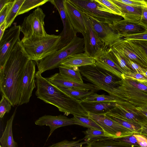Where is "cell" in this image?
<instances>
[{"label": "cell", "instance_id": "cell-55", "mask_svg": "<svg viewBox=\"0 0 147 147\" xmlns=\"http://www.w3.org/2000/svg\"><path fill=\"white\" fill-rule=\"evenodd\" d=\"M141 83H142L147 86V82H141Z\"/></svg>", "mask_w": 147, "mask_h": 147}, {"label": "cell", "instance_id": "cell-51", "mask_svg": "<svg viewBox=\"0 0 147 147\" xmlns=\"http://www.w3.org/2000/svg\"><path fill=\"white\" fill-rule=\"evenodd\" d=\"M11 1V0H0V11Z\"/></svg>", "mask_w": 147, "mask_h": 147}, {"label": "cell", "instance_id": "cell-53", "mask_svg": "<svg viewBox=\"0 0 147 147\" xmlns=\"http://www.w3.org/2000/svg\"><path fill=\"white\" fill-rule=\"evenodd\" d=\"M88 142H89V141H86L85 142H80L78 144L72 146L71 147H82V145L84 144H85L86 143L87 144Z\"/></svg>", "mask_w": 147, "mask_h": 147}, {"label": "cell", "instance_id": "cell-40", "mask_svg": "<svg viewBox=\"0 0 147 147\" xmlns=\"http://www.w3.org/2000/svg\"><path fill=\"white\" fill-rule=\"evenodd\" d=\"M15 0H11L0 11V26L5 22L6 17L13 6Z\"/></svg>", "mask_w": 147, "mask_h": 147}, {"label": "cell", "instance_id": "cell-19", "mask_svg": "<svg viewBox=\"0 0 147 147\" xmlns=\"http://www.w3.org/2000/svg\"><path fill=\"white\" fill-rule=\"evenodd\" d=\"M109 112L142 125L147 123V117L136 108L127 107L117 104Z\"/></svg>", "mask_w": 147, "mask_h": 147}, {"label": "cell", "instance_id": "cell-38", "mask_svg": "<svg viewBox=\"0 0 147 147\" xmlns=\"http://www.w3.org/2000/svg\"><path fill=\"white\" fill-rule=\"evenodd\" d=\"M11 105L3 96L0 102V118H2L6 113H9L11 109Z\"/></svg>", "mask_w": 147, "mask_h": 147}, {"label": "cell", "instance_id": "cell-43", "mask_svg": "<svg viewBox=\"0 0 147 147\" xmlns=\"http://www.w3.org/2000/svg\"><path fill=\"white\" fill-rule=\"evenodd\" d=\"M81 140L77 141H68L64 140L61 142L52 144L48 147H70L78 144Z\"/></svg>", "mask_w": 147, "mask_h": 147}, {"label": "cell", "instance_id": "cell-16", "mask_svg": "<svg viewBox=\"0 0 147 147\" xmlns=\"http://www.w3.org/2000/svg\"><path fill=\"white\" fill-rule=\"evenodd\" d=\"M46 78L51 84L58 87L92 91L94 92L100 90L98 86L92 84L74 81L68 79L59 73H55Z\"/></svg>", "mask_w": 147, "mask_h": 147}, {"label": "cell", "instance_id": "cell-31", "mask_svg": "<svg viewBox=\"0 0 147 147\" xmlns=\"http://www.w3.org/2000/svg\"><path fill=\"white\" fill-rule=\"evenodd\" d=\"M75 125H77L89 129H94L103 130L91 118L87 117L74 115L72 118Z\"/></svg>", "mask_w": 147, "mask_h": 147}, {"label": "cell", "instance_id": "cell-25", "mask_svg": "<svg viewBox=\"0 0 147 147\" xmlns=\"http://www.w3.org/2000/svg\"><path fill=\"white\" fill-rule=\"evenodd\" d=\"M17 107L15 108L12 115L7 121L5 129L0 138L2 147L18 146L17 143L13 139L12 130L13 122L17 112Z\"/></svg>", "mask_w": 147, "mask_h": 147}, {"label": "cell", "instance_id": "cell-26", "mask_svg": "<svg viewBox=\"0 0 147 147\" xmlns=\"http://www.w3.org/2000/svg\"><path fill=\"white\" fill-rule=\"evenodd\" d=\"M86 147H140L117 142L113 139L106 138L91 141Z\"/></svg>", "mask_w": 147, "mask_h": 147}, {"label": "cell", "instance_id": "cell-29", "mask_svg": "<svg viewBox=\"0 0 147 147\" xmlns=\"http://www.w3.org/2000/svg\"><path fill=\"white\" fill-rule=\"evenodd\" d=\"M107 50L111 58L124 73L134 72L128 66L123 56L117 50L112 47Z\"/></svg>", "mask_w": 147, "mask_h": 147}, {"label": "cell", "instance_id": "cell-20", "mask_svg": "<svg viewBox=\"0 0 147 147\" xmlns=\"http://www.w3.org/2000/svg\"><path fill=\"white\" fill-rule=\"evenodd\" d=\"M94 59L97 66L111 73L121 80L123 79V72L113 59L107 49Z\"/></svg>", "mask_w": 147, "mask_h": 147}, {"label": "cell", "instance_id": "cell-9", "mask_svg": "<svg viewBox=\"0 0 147 147\" xmlns=\"http://www.w3.org/2000/svg\"><path fill=\"white\" fill-rule=\"evenodd\" d=\"M84 18L87 28L86 32L82 35L84 52L94 59L108 48L98 37L87 15L84 13Z\"/></svg>", "mask_w": 147, "mask_h": 147}, {"label": "cell", "instance_id": "cell-12", "mask_svg": "<svg viewBox=\"0 0 147 147\" xmlns=\"http://www.w3.org/2000/svg\"><path fill=\"white\" fill-rule=\"evenodd\" d=\"M88 113V117L96 123L103 131L113 136L115 138L136 134L110 118L105 114L97 115Z\"/></svg>", "mask_w": 147, "mask_h": 147}, {"label": "cell", "instance_id": "cell-50", "mask_svg": "<svg viewBox=\"0 0 147 147\" xmlns=\"http://www.w3.org/2000/svg\"><path fill=\"white\" fill-rule=\"evenodd\" d=\"M140 134L147 137V123L142 125L141 130Z\"/></svg>", "mask_w": 147, "mask_h": 147}, {"label": "cell", "instance_id": "cell-36", "mask_svg": "<svg viewBox=\"0 0 147 147\" xmlns=\"http://www.w3.org/2000/svg\"><path fill=\"white\" fill-rule=\"evenodd\" d=\"M123 78L131 80L140 83L147 82V78L143 74L135 72L123 73Z\"/></svg>", "mask_w": 147, "mask_h": 147}, {"label": "cell", "instance_id": "cell-3", "mask_svg": "<svg viewBox=\"0 0 147 147\" xmlns=\"http://www.w3.org/2000/svg\"><path fill=\"white\" fill-rule=\"evenodd\" d=\"M61 40L59 35L48 34L22 39L21 41L29 59L37 62L59 50Z\"/></svg>", "mask_w": 147, "mask_h": 147}, {"label": "cell", "instance_id": "cell-14", "mask_svg": "<svg viewBox=\"0 0 147 147\" xmlns=\"http://www.w3.org/2000/svg\"><path fill=\"white\" fill-rule=\"evenodd\" d=\"M20 26H14L5 30L0 39V68L3 67L10 52L20 39Z\"/></svg>", "mask_w": 147, "mask_h": 147}, {"label": "cell", "instance_id": "cell-18", "mask_svg": "<svg viewBox=\"0 0 147 147\" xmlns=\"http://www.w3.org/2000/svg\"><path fill=\"white\" fill-rule=\"evenodd\" d=\"M36 125L40 126L46 125L50 127V131L48 139L57 129L63 126L74 125L73 118H69L61 115L58 116L44 115L35 121Z\"/></svg>", "mask_w": 147, "mask_h": 147}, {"label": "cell", "instance_id": "cell-56", "mask_svg": "<svg viewBox=\"0 0 147 147\" xmlns=\"http://www.w3.org/2000/svg\"><path fill=\"white\" fill-rule=\"evenodd\" d=\"M0 147H2V146H1V145H0Z\"/></svg>", "mask_w": 147, "mask_h": 147}, {"label": "cell", "instance_id": "cell-5", "mask_svg": "<svg viewBox=\"0 0 147 147\" xmlns=\"http://www.w3.org/2000/svg\"><path fill=\"white\" fill-rule=\"evenodd\" d=\"M84 52V38L75 37L67 45L53 54L38 61V69L41 74L58 67L68 57Z\"/></svg>", "mask_w": 147, "mask_h": 147}, {"label": "cell", "instance_id": "cell-54", "mask_svg": "<svg viewBox=\"0 0 147 147\" xmlns=\"http://www.w3.org/2000/svg\"><path fill=\"white\" fill-rule=\"evenodd\" d=\"M143 74L147 78V70L145 73Z\"/></svg>", "mask_w": 147, "mask_h": 147}, {"label": "cell", "instance_id": "cell-45", "mask_svg": "<svg viewBox=\"0 0 147 147\" xmlns=\"http://www.w3.org/2000/svg\"><path fill=\"white\" fill-rule=\"evenodd\" d=\"M138 145L140 147H147V137L140 134H135Z\"/></svg>", "mask_w": 147, "mask_h": 147}, {"label": "cell", "instance_id": "cell-15", "mask_svg": "<svg viewBox=\"0 0 147 147\" xmlns=\"http://www.w3.org/2000/svg\"><path fill=\"white\" fill-rule=\"evenodd\" d=\"M87 15L98 37L108 49L123 38V37L119 35L110 26L109 24L99 21L89 15Z\"/></svg>", "mask_w": 147, "mask_h": 147}, {"label": "cell", "instance_id": "cell-6", "mask_svg": "<svg viewBox=\"0 0 147 147\" xmlns=\"http://www.w3.org/2000/svg\"><path fill=\"white\" fill-rule=\"evenodd\" d=\"M116 88V103L127 107L135 108L147 106V93L130 84L125 79L120 81Z\"/></svg>", "mask_w": 147, "mask_h": 147}, {"label": "cell", "instance_id": "cell-32", "mask_svg": "<svg viewBox=\"0 0 147 147\" xmlns=\"http://www.w3.org/2000/svg\"><path fill=\"white\" fill-rule=\"evenodd\" d=\"M58 88L69 96L78 100H82L94 92L92 91H88L76 89Z\"/></svg>", "mask_w": 147, "mask_h": 147}, {"label": "cell", "instance_id": "cell-2", "mask_svg": "<svg viewBox=\"0 0 147 147\" xmlns=\"http://www.w3.org/2000/svg\"><path fill=\"white\" fill-rule=\"evenodd\" d=\"M41 74L38 70L35 76L37 86L35 94L38 98L55 106L65 115L72 114L88 117V113L80 103V100H76L65 94L43 77Z\"/></svg>", "mask_w": 147, "mask_h": 147}, {"label": "cell", "instance_id": "cell-7", "mask_svg": "<svg viewBox=\"0 0 147 147\" xmlns=\"http://www.w3.org/2000/svg\"><path fill=\"white\" fill-rule=\"evenodd\" d=\"M84 14L109 24L121 20V16L115 15L98 0H70Z\"/></svg>", "mask_w": 147, "mask_h": 147}, {"label": "cell", "instance_id": "cell-27", "mask_svg": "<svg viewBox=\"0 0 147 147\" xmlns=\"http://www.w3.org/2000/svg\"><path fill=\"white\" fill-rule=\"evenodd\" d=\"M58 68L59 73L68 79L76 82L84 83L79 67H68L60 65Z\"/></svg>", "mask_w": 147, "mask_h": 147}, {"label": "cell", "instance_id": "cell-42", "mask_svg": "<svg viewBox=\"0 0 147 147\" xmlns=\"http://www.w3.org/2000/svg\"><path fill=\"white\" fill-rule=\"evenodd\" d=\"M123 3L136 7L147 6V0H118Z\"/></svg>", "mask_w": 147, "mask_h": 147}, {"label": "cell", "instance_id": "cell-8", "mask_svg": "<svg viewBox=\"0 0 147 147\" xmlns=\"http://www.w3.org/2000/svg\"><path fill=\"white\" fill-rule=\"evenodd\" d=\"M45 14L38 7L32 13L25 18L20 26L21 31L24 35L22 39L36 36H44L48 34L44 27Z\"/></svg>", "mask_w": 147, "mask_h": 147}, {"label": "cell", "instance_id": "cell-23", "mask_svg": "<svg viewBox=\"0 0 147 147\" xmlns=\"http://www.w3.org/2000/svg\"><path fill=\"white\" fill-rule=\"evenodd\" d=\"M111 1L120 9L121 16L125 20L135 22L140 20L142 13V7L132 6L122 3L118 0Z\"/></svg>", "mask_w": 147, "mask_h": 147}, {"label": "cell", "instance_id": "cell-33", "mask_svg": "<svg viewBox=\"0 0 147 147\" xmlns=\"http://www.w3.org/2000/svg\"><path fill=\"white\" fill-rule=\"evenodd\" d=\"M25 0H15L5 20V29L9 27L17 16L21 6Z\"/></svg>", "mask_w": 147, "mask_h": 147}, {"label": "cell", "instance_id": "cell-17", "mask_svg": "<svg viewBox=\"0 0 147 147\" xmlns=\"http://www.w3.org/2000/svg\"><path fill=\"white\" fill-rule=\"evenodd\" d=\"M64 4L67 14L76 32L83 34L87 30L84 13L70 0H64Z\"/></svg>", "mask_w": 147, "mask_h": 147}, {"label": "cell", "instance_id": "cell-47", "mask_svg": "<svg viewBox=\"0 0 147 147\" xmlns=\"http://www.w3.org/2000/svg\"><path fill=\"white\" fill-rule=\"evenodd\" d=\"M140 47L144 52L147 57V40H129Z\"/></svg>", "mask_w": 147, "mask_h": 147}, {"label": "cell", "instance_id": "cell-13", "mask_svg": "<svg viewBox=\"0 0 147 147\" xmlns=\"http://www.w3.org/2000/svg\"><path fill=\"white\" fill-rule=\"evenodd\" d=\"M58 10L63 24V31L59 35L61 37L59 49L67 45L77 36L76 32L66 13L64 0H49Z\"/></svg>", "mask_w": 147, "mask_h": 147}, {"label": "cell", "instance_id": "cell-4", "mask_svg": "<svg viewBox=\"0 0 147 147\" xmlns=\"http://www.w3.org/2000/svg\"><path fill=\"white\" fill-rule=\"evenodd\" d=\"M79 68L82 76L86 80L115 98L116 88L120 85L119 78L96 65L82 67Z\"/></svg>", "mask_w": 147, "mask_h": 147}, {"label": "cell", "instance_id": "cell-21", "mask_svg": "<svg viewBox=\"0 0 147 147\" xmlns=\"http://www.w3.org/2000/svg\"><path fill=\"white\" fill-rule=\"evenodd\" d=\"M109 26L118 34L123 37L125 36L140 33L147 29L138 22L123 20L117 21Z\"/></svg>", "mask_w": 147, "mask_h": 147}, {"label": "cell", "instance_id": "cell-10", "mask_svg": "<svg viewBox=\"0 0 147 147\" xmlns=\"http://www.w3.org/2000/svg\"><path fill=\"white\" fill-rule=\"evenodd\" d=\"M36 62L29 60L25 67L20 89V97L18 106L28 103L36 88Z\"/></svg>", "mask_w": 147, "mask_h": 147}, {"label": "cell", "instance_id": "cell-46", "mask_svg": "<svg viewBox=\"0 0 147 147\" xmlns=\"http://www.w3.org/2000/svg\"><path fill=\"white\" fill-rule=\"evenodd\" d=\"M125 79L130 84L139 90L147 93V86L140 82L134 80Z\"/></svg>", "mask_w": 147, "mask_h": 147}, {"label": "cell", "instance_id": "cell-44", "mask_svg": "<svg viewBox=\"0 0 147 147\" xmlns=\"http://www.w3.org/2000/svg\"><path fill=\"white\" fill-rule=\"evenodd\" d=\"M123 37L124 39L127 40H147V30L140 33L125 36Z\"/></svg>", "mask_w": 147, "mask_h": 147}, {"label": "cell", "instance_id": "cell-37", "mask_svg": "<svg viewBox=\"0 0 147 147\" xmlns=\"http://www.w3.org/2000/svg\"><path fill=\"white\" fill-rule=\"evenodd\" d=\"M98 1L109 9L115 15L121 16L122 13L119 8L111 0H98Z\"/></svg>", "mask_w": 147, "mask_h": 147}, {"label": "cell", "instance_id": "cell-34", "mask_svg": "<svg viewBox=\"0 0 147 147\" xmlns=\"http://www.w3.org/2000/svg\"><path fill=\"white\" fill-rule=\"evenodd\" d=\"M48 0H25L18 11L17 16L28 12L35 7L42 5Z\"/></svg>", "mask_w": 147, "mask_h": 147}, {"label": "cell", "instance_id": "cell-41", "mask_svg": "<svg viewBox=\"0 0 147 147\" xmlns=\"http://www.w3.org/2000/svg\"><path fill=\"white\" fill-rule=\"evenodd\" d=\"M134 134L113 139L117 142L137 146H139L138 144L137 140Z\"/></svg>", "mask_w": 147, "mask_h": 147}, {"label": "cell", "instance_id": "cell-24", "mask_svg": "<svg viewBox=\"0 0 147 147\" xmlns=\"http://www.w3.org/2000/svg\"><path fill=\"white\" fill-rule=\"evenodd\" d=\"M61 65L68 67H79L96 65L95 59L85 52L69 57L62 62Z\"/></svg>", "mask_w": 147, "mask_h": 147}, {"label": "cell", "instance_id": "cell-48", "mask_svg": "<svg viewBox=\"0 0 147 147\" xmlns=\"http://www.w3.org/2000/svg\"><path fill=\"white\" fill-rule=\"evenodd\" d=\"M138 23L147 29V6L142 7L141 18Z\"/></svg>", "mask_w": 147, "mask_h": 147}, {"label": "cell", "instance_id": "cell-35", "mask_svg": "<svg viewBox=\"0 0 147 147\" xmlns=\"http://www.w3.org/2000/svg\"><path fill=\"white\" fill-rule=\"evenodd\" d=\"M87 102H109L116 103V100L113 97L105 94H98L94 92L82 100Z\"/></svg>", "mask_w": 147, "mask_h": 147}, {"label": "cell", "instance_id": "cell-1", "mask_svg": "<svg viewBox=\"0 0 147 147\" xmlns=\"http://www.w3.org/2000/svg\"><path fill=\"white\" fill-rule=\"evenodd\" d=\"M30 60L20 39L15 44L3 66L0 68V91L14 107L18 105L26 66Z\"/></svg>", "mask_w": 147, "mask_h": 147}, {"label": "cell", "instance_id": "cell-39", "mask_svg": "<svg viewBox=\"0 0 147 147\" xmlns=\"http://www.w3.org/2000/svg\"><path fill=\"white\" fill-rule=\"evenodd\" d=\"M123 57L128 66L134 72L144 74L146 71L147 69L142 67L129 59L123 56Z\"/></svg>", "mask_w": 147, "mask_h": 147}, {"label": "cell", "instance_id": "cell-22", "mask_svg": "<svg viewBox=\"0 0 147 147\" xmlns=\"http://www.w3.org/2000/svg\"><path fill=\"white\" fill-rule=\"evenodd\" d=\"M80 103L86 112L97 115L106 114L117 105L114 102H90L82 100H80Z\"/></svg>", "mask_w": 147, "mask_h": 147}, {"label": "cell", "instance_id": "cell-49", "mask_svg": "<svg viewBox=\"0 0 147 147\" xmlns=\"http://www.w3.org/2000/svg\"><path fill=\"white\" fill-rule=\"evenodd\" d=\"M135 108L147 117V106Z\"/></svg>", "mask_w": 147, "mask_h": 147}, {"label": "cell", "instance_id": "cell-11", "mask_svg": "<svg viewBox=\"0 0 147 147\" xmlns=\"http://www.w3.org/2000/svg\"><path fill=\"white\" fill-rule=\"evenodd\" d=\"M123 56L147 69V57L144 51L129 40L122 39L112 47Z\"/></svg>", "mask_w": 147, "mask_h": 147}, {"label": "cell", "instance_id": "cell-28", "mask_svg": "<svg viewBox=\"0 0 147 147\" xmlns=\"http://www.w3.org/2000/svg\"><path fill=\"white\" fill-rule=\"evenodd\" d=\"M105 115L110 118L127 129L135 132L136 134H140L141 130L142 125L130 121L109 112Z\"/></svg>", "mask_w": 147, "mask_h": 147}, {"label": "cell", "instance_id": "cell-52", "mask_svg": "<svg viewBox=\"0 0 147 147\" xmlns=\"http://www.w3.org/2000/svg\"><path fill=\"white\" fill-rule=\"evenodd\" d=\"M5 29V23L0 26V39L3 35Z\"/></svg>", "mask_w": 147, "mask_h": 147}, {"label": "cell", "instance_id": "cell-30", "mask_svg": "<svg viewBox=\"0 0 147 147\" xmlns=\"http://www.w3.org/2000/svg\"><path fill=\"white\" fill-rule=\"evenodd\" d=\"M85 135L84 139L89 142L102 139L110 138L114 139L113 135L102 130L94 129H89L83 131Z\"/></svg>", "mask_w": 147, "mask_h": 147}]
</instances>
